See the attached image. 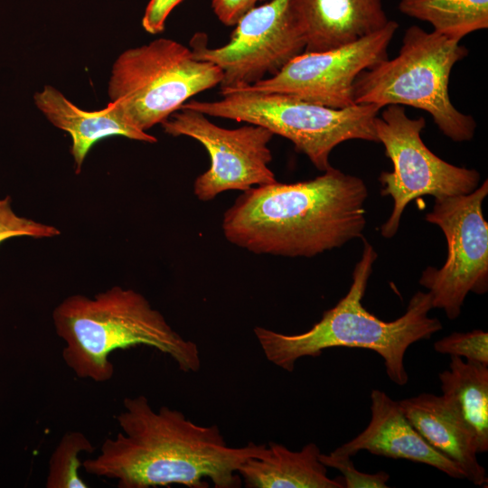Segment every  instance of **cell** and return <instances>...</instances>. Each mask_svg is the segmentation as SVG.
<instances>
[{
	"label": "cell",
	"instance_id": "cell-1",
	"mask_svg": "<svg viewBox=\"0 0 488 488\" xmlns=\"http://www.w3.org/2000/svg\"><path fill=\"white\" fill-rule=\"evenodd\" d=\"M116 419L121 431L106 438L99 454L82 466L119 488H207L206 478L216 488H239V466L267 448L253 442L228 446L216 425H197L166 406L155 411L144 395L125 398Z\"/></svg>",
	"mask_w": 488,
	"mask_h": 488
},
{
	"label": "cell",
	"instance_id": "cell-2",
	"mask_svg": "<svg viewBox=\"0 0 488 488\" xmlns=\"http://www.w3.org/2000/svg\"><path fill=\"white\" fill-rule=\"evenodd\" d=\"M368 189L331 166L307 181H277L243 192L223 214L233 245L258 255L312 258L362 238Z\"/></svg>",
	"mask_w": 488,
	"mask_h": 488
},
{
	"label": "cell",
	"instance_id": "cell-3",
	"mask_svg": "<svg viewBox=\"0 0 488 488\" xmlns=\"http://www.w3.org/2000/svg\"><path fill=\"white\" fill-rule=\"evenodd\" d=\"M363 243L349 291L333 307L324 312L308 331L286 334L262 326L254 328L270 362L291 372L297 360L317 357L325 349H368L383 359L387 375L395 384L408 383L404 364L407 350L417 342L430 339L443 326L437 318L428 316L433 308L428 292L414 294L405 314L394 321H383L364 308L362 298L378 255L365 239Z\"/></svg>",
	"mask_w": 488,
	"mask_h": 488
},
{
	"label": "cell",
	"instance_id": "cell-4",
	"mask_svg": "<svg viewBox=\"0 0 488 488\" xmlns=\"http://www.w3.org/2000/svg\"><path fill=\"white\" fill-rule=\"evenodd\" d=\"M57 335L63 340L62 359L80 379L101 383L114 376L109 355L138 345L170 356L179 370L201 368L198 346L184 339L140 293L116 286L92 297L71 295L52 311Z\"/></svg>",
	"mask_w": 488,
	"mask_h": 488
},
{
	"label": "cell",
	"instance_id": "cell-5",
	"mask_svg": "<svg viewBox=\"0 0 488 488\" xmlns=\"http://www.w3.org/2000/svg\"><path fill=\"white\" fill-rule=\"evenodd\" d=\"M467 54L459 42L412 25L406 30L395 58L382 60L357 76L354 103L419 108L429 113L451 140L470 141L476 123L455 108L448 91L453 67Z\"/></svg>",
	"mask_w": 488,
	"mask_h": 488
},
{
	"label": "cell",
	"instance_id": "cell-6",
	"mask_svg": "<svg viewBox=\"0 0 488 488\" xmlns=\"http://www.w3.org/2000/svg\"><path fill=\"white\" fill-rule=\"evenodd\" d=\"M181 108L261 126L291 141L322 172L332 166L329 156L339 144L352 139L379 143L375 119L381 108L373 104L332 108L286 94L236 89L220 100H190Z\"/></svg>",
	"mask_w": 488,
	"mask_h": 488
},
{
	"label": "cell",
	"instance_id": "cell-7",
	"mask_svg": "<svg viewBox=\"0 0 488 488\" xmlns=\"http://www.w3.org/2000/svg\"><path fill=\"white\" fill-rule=\"evenodd\" d=\"M221 80L216 65L196 60L191 49L174 40L160 38L117 57L108 96L136 127L146 132Z\"/></svg>",
	"mask_w": 488,
	"mask_h": 488
},
{
	"label": "cell",
	"instance_id": "cell-8",
	"mask_svg": "<svg viewBox=\"0 0 488 488\" xmlns=\"http://www.w3.org/2000/svg\"><path fill=\"white\" fill-rule=\"evenodd\" d=\"M423 117L410 118L403 106L389 105L375 119V131L393 170L381 172L380 193L393 199V210L381 225L382 237L390 239L398 232L400 218L413 200L431 195L435 199L468 194L479 186L480 174L449 164L424 144L421 132Z\"/></svg>",
	"mask_w": 488,
	"mask_h": 488
},
{
	"label": "cell",
	"instance_id": "cell-9",
	"mask_svg": "<svg viewBox=\"0 0 488 488\" xmlns=\"http://www.w3.org/2000/svg\"><path fill=\"white\" fill-rule=\"evenodd\" d=\"M488 181L468 194L435 199L426 221L445 234L447 257L441 268L427 267L419 284L431 296L433 308L443 309L456 319L468 293L483 295L488 290V223L483 202Z\"/></svg>",
	"mask_w": 488,
	"mask_h": 488
},
{
	"label": "cell",
	"instance_id": "cell-10",
	"mask_svg": "<svg viewBox=\"0 0 488 488\" xmlns=\"http://www.w3.org/2000/svg\"><path fill=\"white\" fill-rule=\"evenodd\" d=\"M205 38L202 33L193 37L192 56L221 70V94L277 74L305 49L289 0H271L255 6L240 18L230 41L221 47H206Z\"/></svg>",
	"mask_w": 488,
	"mask_h": 488
},
{
	"label": "cell",
	"instance_id": "cell-11",
	"mask_svg": "<svg viewBox=\"0 0 488 488\" xmlns=\"http://www.w3.org/2000/svg\"><path fill=\"white\" fill-rule=\"evenodd\" d=\"M173 136H184L201 143L211 158L210 168L193 183V193L202 202H210L229 190L246 191L277 182L268 164V147L274 134L253 124L229 129L217 126L207 116L181 108L161 123Z\"/></svg>",
	"mask_w": 488,
	"mask_h": 488
},
{
	"label": "cell",
	"instance_id": "cell-12",
	"mask_svg": "<svg viewBox=\"0 0 488 488\" xmlns=\"http://www.w3.org/2000/svg\"><path fill=\"white\" fill-rule=\"evenodd\" d=\"M398 28L399 23L389 20L380 31L352 43L303 52L277 74L239 89L291 95L332 108L353 106L357 76L388 58L387 50Z\"/></svg>",
	"mask_w": 488,
	"mask_h": 488
},
{
	"label": "cell",
	"instance_id": "cell-13",
	"mask_svg": "<svg viewBox=\"0 0 488 488\" xmlns=\"http://www.w3.org/2000/svg\"><path fill=\"white\" fill-rule=\"evenodd\" d=\"M371 418L366 428L333 453L352 457L365 450L376 455L425 464L452 478L465 479L462 469L420 435L398 401L380 389L371 391Z\"/></svg>",
	"mask_w": 488,
	"mask_h": 488
},
{
	"label": "cell",
	"instance_id": "cell-14",
	"mask_svg": "<svg viewBox=\"0 0 488 488\" xmlns=\"http://www.w3.org/2000/svg\"><path fill=\"white\" fill-rule=\"evenodd\" d=\"M289 8L305 42L304 52L352 43L389 21L383 0H289Z\"/></svg>",
	"mask_w": 488,
	"mask_h": 488
},
{
	"label": "cell",
	"instance_id": "cell-15",
	"mask_svg": "<svg viewBox=\"0 0 488 488\" xmlns=\"http://www.w3.org/2000/svg\"><path fill=\"white\" fill-rule=\"evenodd\" d=\"M36 107L56 127L68 132L72 139L70 153L75 173L80 174L92 145L112 136L154 144L157 138L136 127L113 102L97 111L82 110L57 89L46 85L33 97Z\"/></svg>",
	"mask_w": 488,
	"mask_h": 488
},
{
	"label": "cell",
	"instance_id": "cell-16",
	"mask_svg": "<svg viewBox=\"0 0 488 488\" xmlns=\"http://www.w3.org/2000/svg\"><path fill=\"white\" fill-rule=\"evenodd\" d=\"M398 402L430 446L455 462L465 479L475 485L486 486V471L478 462L474 437L442 395L421 393Z\"/></svg>",
	"mask_w": 488,
	"mask_h": 488
},
{
	"label": "cell",
	"instance_id": "cell-17",
	"mask_svg": "<svg viewBox=\"0 0 488 488\" xmlns=\"http://www.w3.org/2000/svg\"><path fill=\"white\" fill-rule=\"evenodd\" d=\"M320 454L314 443L291 451L270 441L264 453L246 460L238 474L248 488H344L343 478L328 476Z\"/></svg>",
	"mask_w": 488,
	"mask_h": 488
},
{
	"label": "cell",
	"instance_id": "cell-18",
	"mask_svg": "<svg viewBox=\"0 0 488 488\" xmlns=\"http://www.w3.org/2000/svg\"><path fill=\"white\" fill-rule=\"evenodd\" d=\"M442 397L473 434L478 453L488 450V365L451 356L438 375Z\"/></svg>",
	"mask_w": 488,
	"mask_h": 488
},
{
	"label": "cell",
	"instance_id": "cell-19",
	"mask_svg": "<svg viewBox=\"0 0 488 488\" xmlns=\"http://www.w3.org/2000/svg\"><path fill=\"white\" fill-rule=\"evenodd\" d=\"M399 10L456 42L488 27V0H400Z\"/></svg>",
	"mask_w": 488,
	"mask_h": 488
},
{
	"label": "cell",
	"instance_id": "cell-20",
	"mask_svg": "<svg viewBox=\"0 0 488 488\" xmlns=\"http://www.w3.org/2000/svg\"><path fill=\"white\" fill-rule=\"evenodd\" d=\"M95 446L90 440L80 431L65 433L50 460L45 487L47 488H87L79 474L82 462L81 453H93Z\"/></svg>",
	"mask_w": 488,
	"mask_h": 488
},
{
	"label": "cell",
	"instance_id": "cell-21",
	"mask_svg": "<svg viewBox=\"0 0 488 488\" xmlns=\"http://www.w3.org/2000/svg\"><path fill=\"white\" fill-rule=\"evenodd\" d=\"M434 350L441 354L488 365V333L477 329L465 333L454 332L435 342Z\"/></svg>",
	"mask_w": 488,
	"mask_h": 488
},
{
	"label": "cell",
	"instance_id": "cell-22",
	"mask_svg": "<svg viewBox=\"0 0 488 488\" xmlns=\"http://www.w3.org/2000/svg\"><path fill=\"white\" fill-rule=\"evenodd\" d=\"M11 203L12 199L9 195L0 199V243L14 237L44 239L61 234V230L53 225L16 214Z\"/></svg>",
	"mask_w": 488,
	"mask_h": 488
},
{
	"label": "cell",
	"instance_id": "cell-23",
	"mask_svg": "<svg viewBox=\"0 0 488 488\" xmlns=\"http://www.w3.org/2000/svg\"><path fill=\"white\" fill-rule=\"evenodd\" d=\"M320 461L326 466L340 471L343 474L344 487L346 488H386L389 475L380 471L376 474H366L357 470L346 455L331 452L328 455L320 454Z\"/></svg>",
	"mask_w": 488,
	"mask_h": 488
},
{
	"label": "cell",
	"instance_id": "cell-24",
	"mask_svg": "<svg viewBox=\"0 0 488 488\" xmlns=\"http://www.w3.org/2000/svg\"><path fill=\"white\" fill-rule=\"evenodd\" d=\"M183 0H150L142 18V26L151 34L164 30L165 21L173 9Z\"/></svg>",
	"mask_w": 488,
	"mask_h": 488
},
{
	"label": "cell",
	"instance_id": "cell-25",
	"mask_svg": "<svg viewBox=\"0 0 488 488\" xmlns=\"http://www.w3.org/2000/svg\"><path fill=\"white\" fill-rule=\"evenodd\" d=\"M211 7L217 18L226 26H233L258 2L265 0H211Z\"/></svg>",
	"mask_w": 488,
	"mask_h": 488
}]
</instances>
